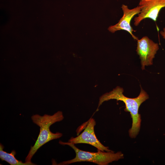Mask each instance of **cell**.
Segmentation results:
<instances>
[{"label":"cell","instance_id":"3","mask_svg":"<svg viewBox=\"0 0 165 165\" xmlns=\"http://www.w3.org/2000/svg\"><path fill=\"white\" fill-rule=\"evenodd\" d=\"M59 143L67 145L71 147L75 152V157L71 160L61 162L59 165H68L76 162H88L98 165H107L110 163L124 158V155L120 151L115 153L112 151L105 152L98 150L97 152H90L81 150L77 148L75 144L68 141L64 142L60 141Z\"/></svg>","mask_w":165,"mask_h":165},{"label":"cell","instance_id":"5","mask_svg":"<svg viewBox=\"0 0 165 165\" xmlns=\"http://www.w3.org/2000/svg\"><path fill=\"white\" fill-rule=\"evenodd\" d=\"M159 49L158 44L154 42L147 36H145L137 40L136 51L141 59V68L152 65L153 59Z\"/></svg>","mask_w":165,"mask_h":165},{"label":"cell","instance_id":"9","mask_svg":"<svg viewBox=\"0 0 165 165\" xmlns=\"http://www.w3.org/2000/svg\"><path fill=\"white\" fill-rule=\"evenodd\" d=\"M160 34L163 38L165 39V27L163 29V30L160 31Z\"/></svg>","mask_w":165,"mask_h":165},{"label":"cell","instance_id":"4","mask_svg":"<svg viewBox=\"0 0 165 165\" xmlns=\"http://www.w3.org/2000/svg\"><path fill=\"white\" fill-rule=\"evenodd\" d=\"M96 124L95 120L91 118L83 131L77 137H72L68 142L74 144H86L96 148L98 150L104 152H110L108 147L104 146L97 138L95 133L94 127Z\"/></svg>","mask_w":165,"mask_h":165},{"label":"cell","instance_id":"7","mask_svg":"<svg viewBox=\"0 0 165 165\" xmlns=\"http://www.w3.org/2000/svg\"><path fill=\"white\" fill-rule=\"evenodd\" d=\"M121 8L123 13V16L117 24L109 26L108 30L112 33H114L119 30H124L128 32L134 39L138 40V38L133 34V32L134 31L131 27L130 23L134 16L140 12V7L138 6L130 9L127 6L123 4Z\"/></svg>","mask_w":165,"mask_h":165},{"label":"cell","instance_id":"6","mask_svg":"<svg viewBox=\"0 0 165 165\" xmlns=\"http://www.w3.org/2000/svg\"><path fill=\"white\" fill-rule=\"evenodd\" d=\"M139 6L140 12L134 18V24L136 26L145 18L156 21L160 10L165 7V0H141Z\"/></svg>","mask_w":165,"mask_h":165},{"label":"cell","instance_id":"1","mask_svg":"<svg viewBox=\"0 0 165 165\" xmlns=\"http://www.w3.org/2000/svg\"><path fill=\"white\" fill-rule=\"evenodd\" d=\"M141 87V92L139 95L135 98H130L123 94L124 90L122 88L116 87L112 91L105 94L100 97L96 110H98L100 106L104 101L111 99L123 101L125 105L124 111L130 112L132 119V127L129 130V135L131 138H135L140 131L141 121V115L139 113L140 106L149 98L148 95Z\"/></svg>","mask_w":165,"mask_h":165},{"label":"cell","instance_id":"2","mask_svg":"<svg viewBox=\"0 0 165 165\" xmlns=\"http://www.w3.org/2000/svg\"><path fill=\"white\" fill-rule=\"evenodd\" d=\"M64 118L63 113L59 111L52 115L45 114L43 116L36 114L33 115L31 119L33 122L40 127L39 135L33 146H31L25 158V162H31V159L38 149L49 141L61 137L63 134L59 132L52 133L50 130V126Z\"/></svg>","mask_w":165,"mask_h":165},{"label":"cell","instance_id":"8","mask_svg":"<svg viewBox=\"0 0 165 165\" xmlns=\"http://www.w3.org/2000/svg\"><path fill=\"white\" fill-rule=\"evenodd\" d=\"M4 147L0 143V158L2 161H5L11 165H35L36 164L31 162H23L18 160L15 157L16 152L12 150L10 153H8L3 150Z\"/></svg>","mask_w":165,"mask_h":165}]
</instances>
